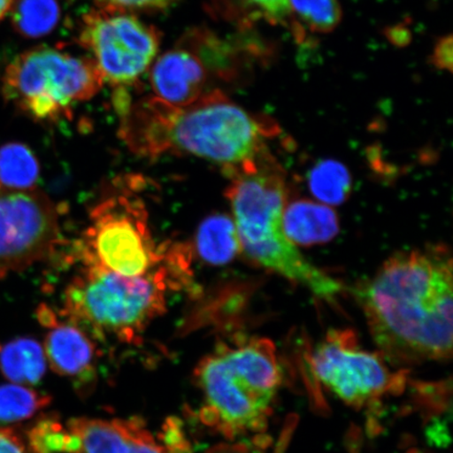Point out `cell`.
<instances>
[{
	"instance_id": "cell-2",
	"label": "cell",
	"mask_w": 453,
	"mask_h": 453,
	"mask_svg": "<svg viewBox=\"0 0 453 453\" xmlns=\"http://www.w3.org/2000/svg\"><path fill=\"white\" fill-rule=\"evenodd\" d=\"M119 135L134 154L155 158L194 156L218 164L228 177L271 156L267 141L279 134L271 119L254 115L214 88L189 105L156 97L133 101L116 92Z\"/></svg>"
},
{
	"instance_id": "cell-27",
	"label": "cell",
	"mask_w": 453,
	"mask_h": 453,
	"mask_svg": "<svg viewBox=\"0 0 453 453\" xmlns=\"http://www.w3.org/2000/svg\"><path fill=\"white\" fill-rule=\"evenodd\" d=\"M265 444L262 440L254 441L253 443L237 441V443H225L211 447L205 453H264Z\"/></svg>"
},
{
	"instance_id": "cell-10",
	"label": "cell",
	"mask_w": 453,
	"mask_h": 453,
	"mask_svg": "<svg viewBox=\"0 0 453 453\" xmlns=\"http://www.w3.org/2000/svg\"><path fill=\"white\" fill-rule=\"evenodd\" d=\"M60 243L58 211L34 189L0 194V277L50 257Z\"/></svg>"
},
{
	"instance_id": "cell-16",
	"label": "cell",
	"mask_w": 453,
	"mask_h": 453,
	"mask_svg": "<svg viewBox=\"0 0 453 453\" xmlns=\"http://www.w3.org/2000/svg\"><path fill=\"white\" fill-rule=\"evenodd\" d=\"M47 357L35 339L19 337L0 347V371L16 384H38L47 372Z\"/></svg>"
},
{
	"instance_id": "cell-6",
	"label": "cell",
	"mask_w": 453,
	"mask_h": 453,
	"mask_svg": "<svg viewBox=\"0 0 453 453\" xmlns=\"http://www.w3.org/2000/svg\"><path fill=\"white\" fill-rule=\"evenodd\" d=\"M104 84L88 57L43 47L19 55L9 65L4 92L36 120L55 122L69 118L73 107L94 98Z\"/></svg>"
},
{
	"instance_id": "cell-28",
	"label": "cell",
	"mask_w": 453,
	"mask_h": 453,
	"mask_svg": "<svg viewBox=\"0 0 453 453\" xmlns=\"http://www.w3.org/2000/svg\"><path fill=\"white\" fill-rule=\"evenodd\" d=\"M14 0H0V20L4 19L13 7Z\"/></svg>"
},
{
	"instance_id": "cell-3",
	"label": "cell",
	"mask_w": 453,
	"mask_h": 453,
	"mask_svg": "<svg viewBox=\"0 0 453 453\" xmlns=\"http://www.w3.org/2000/svg\"><path fill=\"white\" fill-rule=\"evenodd\" d=\"M194 381L205 426L228 440L263 434L282 381L275 345L257 337L219 342L195 367Z\"/></svg>"
},
{
	"instance_id": "cell-19",
	"label": "cell",
	"mask_w": 453,
	"mask_h": 453,
	"mask_svg": "<svg viewBox=\"0 0 453 453\" xmlns=\"http://www.w3.org/2000/svg\"><path fill=\"white\" fill-rule=\"evenodd\" d=\"M52 396L26 385H0V427L25 422L47 409Z\"/></svg>"
},
{
	"instance_id": "cell-9",
	"label": "cell",
	"mask_w": 453,
	"mask_h": 453,
	"mask_svg": "<svg viewBox=\"0 0 453 453\" xmlns=\"http://www.w3.org/2000/svg\"><path fill=\"white\" fill-rule=\"evenodd\" d=\"M79 43L92 56L104 83L127 89L154 64L161 34L133 14L98 8L84 15Z\"/></svg>"
},
{
	"instance_id": "cell-17",
	"label": "cell",
	"mask_w": 453,
	"mask_h": 453,
	"mask_svg": "<svg viewBox=\"0 0 453 453\" xmlns=\"http://www.w3.org/2000/svg\"><path fill=\"white\" fill-rule=\"evenodd\" d=\"M196 252L203 262L222 265L241 252L234 219L225 214H213L203 220L196 231Z\"/></svg>"
},
{
	"instance_id": "cell-12",
	"label": "cell",
	"mask_w": 453,
	"mask_h": 453,
	"mask_svg": "<svg viewBox=\"0 0 453 453\" xmlns=\"http://www.w3.org/2000/svg\"><path fill=\"white\" fill-rule=\"evenodd\" d=\"M38 319L49 328L44 340V354L50 368L69 378L79 389L93 387L97 377V350L84 328L73 322H62L47 305L38 310Z\"/></svg>"
},
{
	"instance_id": "cell-1",
	"label": "cell",
	"mask_w": 453,
	"mask_h": 453,
	"mask_svg": "<svg viewBox=\"0 0 453 453\" xmlns=\"http://www.w3.org/2000/svg\"><path fill=\"white\" fill-rule=\"evenodd\" d=\"M380 353L395 365L452 354V257L444 246L400 252L357 291Z\"/></svg>"
},
{
	"instance_id": "cell-15",
	"label": "cell",
	"mask_w": 453,
	"mask_h": 453,
	"mask_svg": "<svg viewBox=\"0 0 453 453\" xmlns=\"http://www.w3.org/2000/svg\"><path fill=\"white\" fill-rule=\"evenodd\" d=\"M207 9L215 19L242 32L259 22L288 26V0H207Z\"/></svg>"
},
{
	"instance_id": "cell-7",
	"label": "cell",
	"mask_w": 453,
	"mask_h": 453,
	"mask_svg": "<svg viewBox=\"0 0 453 453\" xmlns=\"http://www.w3.org/2000/svg\"><path fill=\"white\" fill-rule=\"evenodd\" d=\"M167 249V245L157 246L144 203L115 194L93 209L81 252L84 267L137 277L157 269Z\"/></svg>"
},
{
	"instance_id": "cell-22",
	"label": "cell",
	"mask_w": 453,
	"mask_h": 453,
	"mask_svg": "<svg viewBox=\"0 0 453 453\" xmlns=\"http://www.w3.org/2000/svg\"><path fill=\"white\" fill-rule=\"evenodd\" d=\"M27 441L33 453H81L70 428L53 418L34 424L27 432Z\"/></svg>"
},
{
	"instance_id": "cell-20",
	"label": "cell",
	"mask_w": 453,
	"mask_h": 453,
	"mask_svg": "<svg viewBox=\"0 0 453 453\" xmlns=\"http://www.w3.org/2000/svg\"><path fill=\"white\" fill-rule=\"evenodd\" d=\"M39 170L37 158L27 146L10 143L0 149V185L16 191L31 190Z\"/></svg>"
},
{
	"instance_id": "cell-21",
	"label": "cell",
	"mask_w": 453,
	"mask_h": 453,
	"mask_svg": "<svg viewBox=\"0 0 453 453\" xmlns=\"http://www.w3.org/2000/svg\"><path fill=\"white\" fill-rule=\"evenodd\" d=\"M60 13L58 0H17L13 21L22 35L37 38L54 30Z\"/></svg>"
},
{
	"instance_id": "cell-4",
	"label": "cell",
	"mask_w": 453,
	"mask_h": 453,
	"mask_svg": "<svg viewBox=\"0 0 453 453\" xmlns=\"http://www.w3.org/2000/svg\"><path fill=\"white\" fill-rule=\"evenodd\" d=\"M188 254L182 245L168 246L164 262L137 277L84 267L66 288L62 314L99 339L137 343L151 322L165 313L167 291L178 290L188 279Z\"/></svg>"
},
{
	"instance_id": "cell-14",
	"label": "cell",
	"mask_w": 453,
	"mask_h": 453,
	"mask_svg": "<svg viewBox=\"0 0 453 453\" xmlns=\"http://www.w3.org/2000/svg\"><path fill=\"white\" fill-rule=\"evenodd\" d=\"M283 228L296 245H315L331 241L338 232L336 213L324 203L297 201L287 203Z\"/></svg>"
},
{
	"instance_id": "cell-23",
	"label": "cell",
	"mask_w": 453,
	"mask_h": 453,
	"mask_svg": "<svg viewBox=\"0 0 453 453\" xmlns=\"http://www.w3.org/2000/svg\"><path fill=\"white\" fill-rule=\"evenodd\" d=\"M310 187L319 201L338 203L342 202L349 194V174L347 169L337 162L320 163L311 173Z\"/></svg>"
},
{
	"instance_id": "cell-18",
	"label": "cell",
	"mask_w": 453,
	"mask_h": 453,
	"mask_svg": "<svg viewBox=\"0 0 453 453\" xmlns=\"http://www.w3.org/2000/svg\"><path fill=\"white\" fill-rule=\"evenodd\" d=\"M342 19L339 0H288V26L298 42H307L309 34L333 32Z\"/></svg>"
},
{
	"instance_id": "cell-11",
	"label": "cell",
	"mask_w": 453,
	"mask_h": 453,
	"mask_svg": "<svg viewBox=\"0 0 453 453\" xmlns=\"http://www.w3.org/2000/svg\"><path fill=\"white\" fill-rule=\"evenodd\" d=\"M150 82L154 97L174 106L194 104L212 90L213 73L207 61L185 35L150 66Z\"/></svg>"
},
{
	"instance_id": "cell-24",
	"label": "cell",
	"mask_w": 453,
	"mask_h": 453,
	"mask_svg": "<svg viewBox=\"0 0 453 453\" xmlns=\"http://www.w3.org/2000/svg\"><path fill=\"white\" fill-rule=\"evenodd\" d=\"M98 8L121 12H134V11H152L169 8L177 0H95Z\"/></svg>"
},
{
	"instance_id": "cell-25",
	"label": "cell",
	"mask_w": 453,
	"mask_h": 453,
	"mask_svg": "<svg viewBox=\"0 0 453 453\" xmlns=\"http://www.w3.org/2000/svg\"><path fill=\"white\" fill-rule=\"evenodd\" d=\"M452 35L441 37L435 43L430 62L439 70L452 71Z\"/></svg>"
},
{
	"instance_id": "cell-8",
	"label": "cell",
	"mask_w": 453,
	"mask_h": 453,
	"mask_svg": "<svg viewBox=\"0 0 453 453\" xmlns=\"http://www.w3.org/2000/svg\"><path fill=\"white\" fill-rule=\"evenodd\" d=\"M311 368L322 387L356 410L370 409L404 389L407 372H394L380 353L362 349L353 331L327 333L311 354Z\"/></svg>"
},
{
	"instance_id": "cell-26",
	"label": "cell",
	"mask_w": 453,
	"mask_h": 453,
	"mask_svg": "<svg viewBox=\"0 0 453 453\" xmlns=\"http://www.w3.org/2000/svg\"><path fill=\"white\" fill-rule=\"evenodd\" d=\"M0 453H27L24 439L12 428L0 427Z\"/></svg>"
},
{
	"instance_id": "cell-5",
	"label": "cell",
	"mask_w": 453,
	"mask_h": 453,
	"mask_svg": "<svg viewBox=\"0 0 453 453\" xmlns=\"http://www.w3.org/2000/svg\"><path fill=\"white\" fill-rule=\"evenodd\" d=\"M229 178L226 197L241 252L259 267L308 288L320 299L335 303L343 290L342 283L308 262L283 228L286 183L273 157Z\"/></svg>"
},
{
	"instance_id": "cell-13",
	"label": "cell",
	"mask_w": 453,
	"mask_h": 453,
	"mask_svg": "<svg viewBox=\"0 0 453 453\" xmlns=\"http://www.w3.org/2000/svg\"><path fill=\"white\" fill-rule=\"evenodd\" d=\"M81 453H177L139 418H76L66 423Z\"/></svg>"
}]
</instances>
